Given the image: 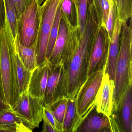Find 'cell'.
I'll list each match as a JSON object with an SVG mask.
<instances>
[{
    "label": "cell",
    "mask_w": 132,
    "mask_h": 132,
    "mask_svg": "<svg viewBox=\"0 0 132 132\" xmlns=\"http://www.w3.org/2000/svg\"><path fill=\"white\" fill-rule=\"evenodd\" d=\"M42 115L45 117L56 132H64L63 126L56 119L52 111L47 106H43Z\"/></svg>",
    "instance_id": "26"
},
{
    "label": "cell",
    "mask_w": 132,
    "mask_h": 132,
    "mask_svg": "<svg viewBox=\"0 0 132 132\" xmlns=\"http://www.w3.org/2000/svg\"><path fill=\"white\" fill-rule=\"evenodd\" d=\"M88 0H79L78 20L80 35H82L85 27Z\"/></svg>",
    "instance_id": "25"
},
{
    "label": "cell",
    "mask_w": 132,
    "mask_h": 132,
    "mask_svg": "<svg viewBox=\"0 0 132 132\" xmlns=\"http://www.w3.org/2000/svg\"><path fill=\"white\" fill-rule=\"evenodd\" d=\"M62 4L61 5V8L63 11L66 14H70L71 9V3L70 0H63Z\"/></svg>",
    "instance_id": "30"
},
{
    "label": "cell",
    "mask_w": 132,
    "mask_h": 132,
    "mask_svg": "<svg viewBox=\"0 0 132 132\" xmlns=\"http://www.w3.org/2000/svg\"><path fill=\"white\" fill-rule=\"evenodd\" d=\"M68 99L65 96H62L50 105L45 106L52 110L56 119L62 125L66 112Z\"/></svg>",
    "instance_id": "23"
},
{
    "label": "cell",
    "mask_w": 132,
    "mask_h": 132,
    "mask_svg": "<svg viewBox=\"0 0 132 132\" xmlns=\"http://www.w3.org/2000/svg\"><path fill=\"white\" fill-rule=\"evenodd\" d=\"M9 44L12 54V88L13 103L21 94L27 90L32 72L25 67L21 60L18 53L17 45L10 43Z\"/></svg>",
    "instance_id": "8"
},
{
    "label": "cell",
    "mask_w": 132,
    "mask_h": 132,
    "mask_svg": "<svg viewBox=\"0 0 132 132\" xmlns=\"http://www.w3.org/2000/svg\"><path fill=\"white\" fill-rule=\"evenodd\" d=\"M50 64L47 61L32 71L28 87L29 95L43 100L47 86Z\"/></svg>",
    "instance_id": "12"
},
{
    "label": "cell",
    "mask_w": 132,
    "mask_h": 132,
    "mask_svg": "<svg viewBox=\"0 0 132 132\" xmlns=\"http://www.w3.org/2000/svg\"><path fill=\"white\" fill-rule=\"evenodd\" d=\"M117 16L122 23L127 22L132 16V2L131 0H113Z\"/></svg>",
    "instance_id": "22"
},
{
    "label": "cell",
    "mask_w": 132,
    "mask_h": 132,
    "mask_svg": "<svg viewBox=\"0 0 132 132\" xmlns=\"http://www.w3.org/2000/svg\"><path fill=\"white\" fill-rule=\"evenodd\" d=\"M132 85L126 90L119 111H121L122 122L124 131L132 132Z\"/></svg>",
    "instance_id": "17"
},
{
    "label": "cell",
    "mask_w": 132,
    "mask_h": 132,
    "mask_svg": "<svg viewBox=\"0 0 132 132\" xmlns=\"http://www.w3.org/2000/svg\"><path fill=\"white\" fill-rule=\"evenodd\" d=\"M92 30V22L88 19L78 44L71 52L62 54L60 58L63 67V96L75 98L87 78L91 51L89 42Z\"/></svg>",
    "instance_id": "1"
},
{
    "label": "cell",
    "mask_w": 132,
    "mask_h": 132,
    "mask_svg": "<svg viewBox=\"0 0 132 132\" xmlns=\"http://www.w3.org/2000/svg\"><path fill=\"white\" fill-rule=\"evenodd\" d=\"M109 13L106 20L105 28L108 34V38L110 41L112 38V34L115 23V19L117 16L116 7L113 0H109Z\"/></svg>",
    "instance_id": "24"
},
{
    "label": "cell",
    "mask_w": 132,
    "mask_h": 132,
    "mask_svg": "<svg viewBox=\"0 0 132 132\" xmlns=\"http://www.w3.org/2000/svg\"><path fill=\"white\" fill-rule=\"evenodd\" d=\"M31 0H13L16 11L18 21Z\"/></svg>",
    "instance_id": "27"
},
{
    "label": "cell",
    "mask_w": 132,
    "mask_h": 132,
    "mask_svg": "<svg viewBox=\"0 0 132 132\" xmlns=\"http://www.w3.org/2000/svg\"><path fill=\"white\" fill-rule=\"evenodd\" d=\"M77 120L75 98L68 99L66 112L63 120L64 132H73Z\"/></svg>",
    "instance_id": "20"
},
{
    "label": "cell",
    "mask_w": 132,
    "mask_h": 132,
    "mask_svg": "<svg viewBox=\"0 0 132 132\" xmlns=\"http://www.w3.org/2000/svg\"><path fill=\"white\" fill-rule=\"evenodd\" d=\"M33 130L11 110L0 115V132H29Z\"/></svg>",
    "instance_id": "16"
},
{
    "label": "cell",
    "mask_w": 132,
    "mask_h": 132,
    "mask_svg": "<svg viewBox=\"0 0 132 132\" xmlns=\"http://www.w3.org/2000/svg\"><path fill=\"white\" fill-rule=\"evenodd\" d=\"M108 51H106L102 34L97 36L91 51L87 78L93 73L105 69L108 58Z\"/></svg>",
    "instance_id": "14"
},
{
    "label": "cell",
    "mask_w": 132,
    "mask_h": 132,
    "mask_svg": "<svg viewBox=\"0 0 132 132\" xmlns=\"http://www.w3.org/2000/svg\"><path fill=\"white\" fill-rule=\"evenodd\" d=\"M47 86L42 100L44 106L52 104L55 100L64 96L62 94L63 67L61 60L50 63Z\"/></svg>",
    "instance_id": "9"
},
{
    "label": "cell",
    "mask_w": 132,
    "mask_h": 132,
    "mask_svg": "<svg viewBox=\"0 0 132 132\" xmlns=\"http://www.w3.org/2000/svg\"><path fill=\"white\" fill-rule=\"evenodd\" d=\"M122 21L117 16L115 19L112 38L108 48V58L105 72L110 79L115 81V72L119 50V37L122 30Z\"/></svg>",
    "instance_id": "13"
},
{
    "label": "cell",
    "mask_w": 132,
    "mask_h": 132,
    "mask_svg": "<svg viewBox=\"0 0 132 132\" xmlns=\"http://www.w3.org/2000/svg\"><path fill=\"white\" fill-rule=\"evenodd\" d=\"M105 69L99 70L89 76L78 92L75 98L77 120L73 132H76L86 117L95 107L96 96Z\"/></svg>",
    "instance_id": "3"
},
{
    "label": "cell",
    "mask_w": 132,
    "mask_h": 132,
    "mask_svg": "<svg viewBox=\"0 0 132 132\" xmlns=\"http://www.w3.org/2000/svg\"><path fill=\"white\" fill-rule=\"evenodd\" d=\"M101 6L102 15L101 26L105 28L106 20L109 8V0H102Z\"/></svg>",
    "instance_id": "28"
},
{
    "label": "cell",
    "mask_w": 132,
    "mask_h": 132,
    "mask_svg": "<svg viewBox=\"0 0 132 132\" xmlns=\"http://www.w3.org/2000/svg\"><path fill=\"white\" fill-rule=\"evenodd\" d=\"M101 1L102 0H93L94 5L96 7V11L98 12V14L100 13H102V6H101Z\"/></svg>",
    "instance_id": "32"
},
{
    "label": "cell",
    "mask_w": 132,
    "mask_h": 132,
    "mask_svg": "<svg viewBox=\"0 0 132 132\" xmlns=\"http://www.w3.org/2000/svg\"><path fill=\"white\" fill-rule=\"evenodd\" d=\"M44 1H45V0H37L38 3V4H39L40 6L41 5L42 3V2H43Z\"/></svg>",
    "instance_id": "33"
},
{
    "label": "cell",
    "mask_w": 132,
    "mask_h": 132,
    "mask_svg": "<svg viewBox=\"0 0 132 132\" xmlns=\"http://www.w3.org/2000/svg\"><path fill=\"white\" fill-rule=\"evenodd\" d=\"M17 50L21 60L25 67L31 71H33L38 65L37 64V41L30 47L22 45L18 41Z\"/></svg>",
    "instance_id": "18"
},
{
    "label": "cell",
    "mask_w": 132,
    "mask_h": 132,
    "mask_svg": "<svg viewBox=\"0 0 132 132\" xmlns=\"http://www.w3.org/2000/svg\"><path fill=\"white\" fill-rule=\"evenodd\" d=\"M40 6L37 0H31L18 21L19 40L25 47L31 46L37 39Z\"/></svg>",
    "instance_id": "7"
},
{
    "label": "cell",
    "mask_w": 132,
    "mask_h": 132,
    "mask_svg": "<svg viewBox=\"0 0 132 132\" xmlns=\"http://www.w3.org/2000/svg\"><path fill=\"white\" fill-rule=\"evenodd\" d=\"M116 129L117 127L113 119L97 112L95 106L84 119L76 132H113Z\"/></svg>",
    "instance_id": "11"
},
{
    "label": "cell",
    "mask_w": 132,
    "mask_h": 132,
    "mask_svg": "<svg viewBox=\"0 0 132 132\" xmlns=\"http://www.w3.org/2000/svg\"><path fill=\"white\" fill-rule=\"evenodd\" d=\"M68 31L64 21H60L58 34L55 44L51 55L48 60L50 63H54L60 60L66 44Z\"/></svg>",
    "instance_id": "19"
},
{
    "label": "cell",
    "mask_w": 132,
    "mask_h": 132,
    "mask_svg": "<svg viewBox=\"0 0 132 132\" xmlns=\"http://www.w3.org/2000/svg\"><path fill=\"white\" fill-rule=\"evenodd\" d=\"M119 54L116 65L115 89L113 95V113L119 109L124 93L132 85V23H122Z\"/></svg>",
    "instance_id": "2"
},
{
    "label": "cell",
    "mask_w": 132,
    "mask_h": 132,
    "mask_svg": "<svg viewBox=\"0 0 132 132\" xmlns=\"http://www.w3.org/2000/svg\"><path fill=\"white\" fill-rule=\"evenodd\" d=\"M10 110V106L7 104L0 97V115Z\"/></svg>",
    "instance_id": "31"
},
{
    "label": "cell",
    "mask_w": 132,
    "mask_h": 132,
    "mask_svg": "<svg viewBox=\"0 0 132 132\" xmlns=\"http://www.w3.org/2000/svg\"><path fill=\"white\" fill-rule=\"evenodd\" d=\"M63 0H45L40 7V24L37 39V64L46 61V53L50 32L58 8Z\"/></svg>",
    "instance_id": "4"
},
{
    "label": "cell",
    "mask_w": 132,
    "mask_h": 132,
    "mask_svg": "<svg viewBox=\"0 0 132 132\" xmlns=\"http://www.w3.org/2000/svg\"><path fill=\"white\" fill-rule=\"evenodd\" d=\"M115 81L110 79L104 71L102 79L95 99L96 109L109 117L113 114V95Z\"/></svg>",
    "instance_id": "10"
},
{
    "label": "cell",
    "mask_w": 132,
    "mask_h": 132,
    "mask_svg": "<svg viewBox=\"0 0 132 132\" xmlns=\"http://www.w3.org/2000/svg\"><path fill=\"white\" fill-rule=\"evenodd\" d=\"M44 106L41 100L31 96L27 90L14 100L11 110L33 130L39 127L42 120Z\"/></svg>",
    "instance_id": "5"
},
{
    "label": "cell",
    "mask_w": 132,
    "mask_h": 132,
    "mask_svg": "<svg viewBox=\"0 0 132 132\" xmlns=\"http://www.w3.org/2000/svg\"><path fill=\"white\" fill-rule=\"evenodd\" d=\"M42 120L43 121L42 132H56L53 127L44 116L42 115Z\"/></svg>",
    "instance_id": "29"
},
{
    "label": "cell",
    "mask_w": 132,
    "mask_h": 132,
    "mask_svg": "<svg viewBox=\"0 0 132 132\" xmlns=\"http://www.w3.org/2000/svg\"><path fill=\"white\" fill-rule=\"evenodd\" d=\"M4 18L3 27L9 40L19 41L18 22L16 11L13 0H3Z\"/></svg>",
    "instance_id": "15"
},
{
    "label": "cell",
    "mask_w": 132,
    "mask_h": 132,
    "mask_svg": "<svg viewBox=\"0 0 132 132\" xmlns=\"http://www.w3.org/2000/svg\"><path fill=\"white\" fill-rule=\"evenodd\" d=\"M12 54L3 25L0 33V97L11 107L12 88Z\"/></svg>",
    "instance_id": "6"
},
{
    "label": "cell",
    "mask_w": 132,
    "mask_h": 132,
    "mask_svg": "<svg viewBox=\"0 0 132 132\" xmlns=\"http://www.w3.org/2000/svg\"><path fill=\"white\" fill-rule=\"evenodd\" d=\"M61 4L59 6L56 12L49 35L46 53V59L48 61L51 55L58 34L59 24L61 17Z\"/></svg>",
    "instance_id": "21"
}]
</instances>
